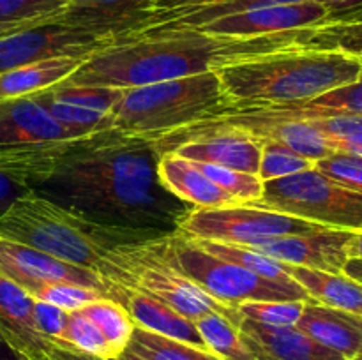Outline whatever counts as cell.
Returning <instances> with one entry per match:
<instances>
[{"label":"cell","mask_w":362,"mask_h":360,"mask_svg":"<svg viewBox=\"0 0 362 360\" xmlns=\"http://www.w3.org/2000/svg\"><path fill=\"white\" fill-rule=\"evenodd\" d=\"M297 106L322 108L329 109V112L346 113V115H362V73L352 83L343 85V87L334 88L331 92H325V94Z\"/></svg>","instance_id":"38"},{"label":"cell","mask_w":362,"mask_h":360,"mask_svg":"<svg viewBox=\"0 0 362 360\" xmlns=\"http://www.w3.org/2000/svg\"><path fill=\"white\" fill-rule=\"evenodd\" d=\"M327 16V9L320 2L308 0V2L279 4V6H265L226 14L189 30L230 35V37H258V35L315 28L318 25H324Z\"/></svg>","instance_id":"14"},{"label":"cell","mask_w":362,"mask_h":360,"mask_svg":"<svg viewBox=\"0 0 362 360\" xmlns=\"http://www.w3.org/2000/svg\"><path fill=\"white\" fill-rule=\"evenodd\" d=\"M119 88L74 87L59 83L34 94L49 115L76 138L105 133L112 127V106L120 95Z\"/></svg>","instance_id":"16"},{"label":"cell","mask_w":362,"mask_h":360,"mask_svg":"<svg viewBox=\"0 0 362 360\" xmlns=\"http://www.w3.org/2000/svg\"><path fill=\"white\" fill-rule=\"evenodd\" d=\"M158 176L168 193L193 208H216L239 203L209 180L193 161L175 154H163L158 162Z\"/></svg>","instance_id":"23"},{"label":"cell","mask_w":362,"mask_h":360,"mask_svg":"<svg viewBox=\"0 0 362 360\" xmlns=\"http://www.w3.org/2000/svg\"><path fill=\"white\" fill-rule=\"evenodd\" d=\"M354 235V229L318 228L313 232L258 240L246 247L281 263L339 274L350 260L349 247Z\"/></svg>","instance_id":"15"},{"label":"cell","mask_w":362,"mask_h":360,"mask_svg":"<svg viewBox=\"0 0 362 360\" xmlns=\"http://www.w3.org/2000/svg\"><path fill=\"white\" fill-rule=\"evenodd\" d=\"M304 300H258L237 306L239 318L267 327H296L303 314Z\"/></svg>","instance_id":"36"},{"label":"cell","mask_w":362,"mask_h":360,"mask_svg":"<svg viewBox=\"0 0 362 360\" xmlns=\"http://www.w3.org/2000/svg\"><path fill=\"white\" fill-rule=\"evenodd\" d=\"M80 140L35 95L0 101V173L28 189L42 182Z\"/></svg>","instance_id":"6"},{"label":"cell","mask_w":362,"mask_h":360,"mask_svg":"<svg viewBox=\"0 0 362 360\" xmlns=\"http://www.w3.org/2000/svg\"><path fill=\"white\" fill-rule=\"evenodd\" d=\"M349 256L350 260H362V229L361 232H356L352 242H350L349 247Z\"/></svg>","instance_id":"44"},{"label":"cell","mask_w":362,"mask_h":360,"mask_svg":"<svg viewBox=\"0 0 362 360\" xmlns=\"http://www.w3.org/2000/svg\"><path fill=\"white\" fill-rule=\"evenodd\" d=\"M336 152H343V154H352L362 157V133L354 134V136L345 138L334 143Z\"/></svg>","instance_id":"43"},{"label":"cell","mask_w":362,"mask_h":360,"mask_svg":"<svg viewBox=\"0 0 362 360\" xmlns=\"http://www.w3.org/2000/svg\"><path fill=\"white\" fill-rule=\"evenodd\" d=\"M303 46L343 53L362 64V20L334 21V23H324L310 28Z\"/></svg>","instance_id":"31"},{"label":"cell","mask_w":362,"mask_h":360,"mask_svg":"<svg viewBox=\"0 0 362 360\" xmlns=\"http://www.w3.org/2000/svg\"><path fill=\"white\" fill-rule=\"evenodd\" d=\"M113 41L115 35L105 32L41 21L0 35V73L57 56H71L83 62Z\"/></svg>","instance_id":"12"},{"label":"cell","mask_w":362,"mask_h":360,"mask_svg":"<svg viewBox=\"0 0 362 360\" xmlns=\"http://www.w3.org/2000/svg\"><path fill=\"white\" fill-rule=\"evenodd\" d=\"M69 0H0V35L59 14Z\"/></svg>","instance_id":"32"},{"label":"cell","mask_w":362,"mask_h":360,"mask_svg":"<svg viewBox=\"0 0 362 360\" xmlns=\"http://www.w3.org/2000/svg\"><path fill=\"white\" fill-rule=\"evenodd\" d=\"M21 289L27 292L34 300L52 304V306L60 307V309L67 311V313L81 309V307H85L87 304L106 296L105 293H101L99 289H92L87 288V286H78L71 284V282L59 281H34L28 282V284L23 286Z\"/></svg>","instance_id":"33"},{"label":"cell","mask_w":362,"mask_h":360,"mask_svg":"<svg viewBox=\"0 0 362 360\" xmlns=\"http://www.w3.org/2000/svg\"><path fill=\"white\" fill-rule=\"evenodd\" d=\"M124 353L134 360H221L209 349L138 327Z\"/></svg>","instance_id":"27"},{"label":"cell","mask_w":362,"mask_h":360,"mask_svg":"<svg viewBox=\"0 0 362 360\" xmlns=\"http://www.w3.org/2000/svg\"><path fill=\"white\" fill-rule=\"evenodd\" d=\"M197 244L200 249L207 251V253L214 254V256L223 258L226 261L240 265V267L247 268V270L255 272L260 277L269 279V281L281 282V284H293L292 277L286 272L285 263L272 258L265 256V254L258 253V251L250 249L240 244H226V242H214V240H202V239H191Z\"/></svg>","instance_id":"29"},{"label":"cell","mask_w":362,"mask_h":360,"mask_svg":"<svg viewBox=\"0 0 362 360\" xmlns=\"http://www.w3.org/2000/svg\"><path fill=\"white\" fill-rule=\"evenodd\" d=\"M151 0H69L67 6L46 21L105 32L115 37L126 34L136 14Z\"/></svg>","instance_id":"24"},{"label":"cell","mask_w":362,"mask_h":360,"mask_svg":"<svg viewBox=\"0 0 362 360\" xmlns=\"http://www.w3.org/2000/svg\"><path fill=\"white\" fill-rule=\"evenodd\" d=\"M108 299L115 300L117 304H120L127 311L134 327L207 349L193 321L184 318L182 314L177 313L175 309L168 307L161 300L154 299L147 293L138 292V289L126 288V286L115 284V282L110 281Z\"/></svg>","instance_id":"21"},{"label":"cell","mask_w":362,"mask_h":360,"mask_svg":"<svg viewBox=\"0 0 362 360\" xmlns=\"http://www.w3.org/2000/svg\"><path fill=\"white\" fill-rule=\"evenodd\" d=\"M237 328L255 360H346L297 327H267L239 318Z\"/></svg>","instance_id":"20"},{"label":"cell","mask_w":362,"mask_h":360,"mask_svg":"<svg viewBox=\"0 0 362 360\" xmlns=\"http://www.w3.org/2000/svg\"><path fill=\"white\" fill-rule=\"evenodd\" d=\"M194 166L219 189L225 191L239 203H255L260 200L262 193H264V182L258 179V175L237 172V169L225 168V166L205 164V162H194Z\"/></svg>","instance_id":"34"},{"label":"cell","mask_w":362,"mask_h":360,"mask_svg":"<svg viewBox=\"0 0 362 360\" xmlns=\"http://www.w3.org/2000/svg\"><path fill=\"white\" fill-rule=\"evenodd\" d=\"M0 275L20 288L34 281H59L99 289L108 296V281L98 272L66 263L42 251L0 236Z\"/></svg>","instance_id":"18"},{"label":"cell","mask_w":362,"mask_h":360,"mask_svg":"<svg viewBox=\"0 0 362 360\" xmlns=\"http://www.w3.org/2000/svg\"><path fill=\"white\" fill-rule=\"evenodd\" d=\"M0 360H23V359L18 356L13 349L7 348V346L0 341Z\"/></svg>","instance_id":"46"},{"label":"cell","mask_w":362,"mask_h":360,"mask_svg":"<svg viewBox=\"0 0 362 360\" xmlns=\"http://www.w3.org/2000/svg\"><path fill=\"white\" fill-rule=\"evenodd\" d=\"M286 272L299 282L311 300L325 307L362 316V282L345 272H325L317 268L286 265Z\"/></svg>","instance_id":"25"},{"label":"cell","mask_w":362,"mask_h":360,"mask_svg":"<svg viewBox=\"0 0 362 360\" xmlns=\"http://www.w3.org/2000/svg\"><path fill=\"white\" fill-rule=\"evenodd\" d=\"M158 162L152 140L110 129L81 138L32 189L101 224L170 233L191 207L163 187Z\"/></svg>","instance_id":"1"},{"label":"cell","mask_w":362,"mask_h":360,"mask_svg":"<svg viewBox=\"0 0 362 360\" xmlns=\"http://www.w3.org/2000/svg\"><path fill=\"white\" fill-rule=\"evenodd\" d=\"M81 311L98 325L108 346L112 348L113 356L122 355L133 337L134 328H136L127 311L108 296L87 304L85 307H81Z\"/></svg>","instance_id":"30"},{"label":"cell","mask_w":362,"mask_h":360,"mask_svg":"<svg viewBox=\"0 0 362 360\" xmlns=\"http://www.w3.org/2000/svg\"><path fill=\"white\" fill-rule=\"evenodd\" d=\"M345 272L346 275H350V277L357 279V281L362 282V260H349L345 265Z\"/></svg>","instance_id":"45"},{"label":"cell","mask_w":362,"mask_h":360,"mask_svg":"<svg viewBox=\"0 0 362 360\" xmlns=\"http://www.w3.org/2000/svg\"><path fill=\"white\" fill-rule=\"evenodd\" d=\"M0 341L23 360H49L55 344L39 332L34 299L0 275Z\"/></svg>","instance_id":"19"},{"label":"cell","mask_w":362,"mask_h":360,"mask_svg":"<svg viewBox=\"0 0 362 360\" xmlns=\"http://www.w3.org/2000/svg\"><path fill=\"white\" fill-rule=\"evenodd\" d=\"M108 360H134V359H131L129 355H126V353H122V355L113 356V359H108Z\"/></svg>","instance_id":"47"},{"label":"cell","mask_w":362,"mask_h":360,"mask_svg":"<svg viewBox=\"0 0 362 360\" xmlns=\"http://www.w3.org/2000/svg\"><path fill=\"white\" fill-rule=\"evenodd\" d=\"M350 360H362V353H361V355H357V356H354V359H350Z\"/></svg>","instance_id":"48"},{"label":"cell","mask_w":362,"mask_h":360,"mask_svg":"<svg viewBox=\"0 0 362 360\" xmlns=\"http://www.w3.org/2000/svg\"><path fill=\"white\" fill-rule=\"evenodd\" d=\"M232 108L297 106L356 81L359 60L343 53L288 46L216 71Z\"/></svg>","instance_id":"3"},{"label":"cell","mask_w":362,"mask_h":360,"mask_svg":"<svg viewBox=\"0 0 362 360\" xmlns=\"http://www.w3.org/2000/svg\"><path fill=\"white\" fill-rule=\"evenodd\" d=\"M34 320L39 332H41L49 342L59 346L69 344V342L64 341L67 311L52 306V304L34 300Z\"/></svg>","instance_id":"40"},{"label":"cell","mask_w":362,"mask_h":360,"mask_svg":"<svg viewBox=\"0 0 362 360\" xmlns=\"http://www.w3.org/2000/svg\"><path fill=\"white\" fill-rule=\"evenodd\" d=\"M308 30L258 37H230L189 28L119 35L112 44L80 62L62 83L126 90L180 80L288 46H303Z\"/></svg>","instance_id":"2"},{"label":"cell","mask_w":362,"mask_h":360,"mask_svg":"<svg viewBox=\"0 0 362 360\" xmlns=\"http://www.w3.org/2000/svg\"><path fill=\"white\" fill-rule=\"evenodd\" d=\"M255 205L334 229H362V191L350 189L317 168L264 184Z\"/></svg>","instance_id":"9"},{"label":"cell","mask_w":362,"mask_h":360,"mask_svg":"<svg viewBox=\"0 0 362 360\" xmlns=\"http://www.w3.org/2000/svg\"><path fill=\"white\" fill-rule=\"evenodd\" d=\"M218 119L228 126L239 127L260 143H279L288 147L296 154L317 162L327 155L334 154L331 141L315 129L313 126L283 108H247L226 109Z\"/></svg>","instance_id":"13"},{"label":"cell","mask_w":362,"mask_h":360,"mask_svg":"<svg viewBox=\"0 0 362 360\" xmlns=\"http://www.w3.org/2000/svg\"><path fill=\"white\" fill-rule=\"evenodd\" d=\"M315 168L350 189L362 191V157L359 155L334 152L315 162Z\"/></svg>","instance_id":"39"},{"label":"cell","mask_w":362,"mask_h":360,"mask_svg":"<svg viewBox=\"0 0 362 360\" xmlns=\"http://www.w3.org/2000/svg\"><path fill=\"white\" fill-rule=\"evenodd\" d=\"M159 246L191 282L233 309L244 302L258 300H311L299 282L281 284L269 281L240 265L200 249L193 240L177 232L159 236Z\"/></svg>","instance_id":"8"},{"label":"cell","mask_w":362,"mask_h":360,"mask_svg":"<svg viewBox=\"0 0 362 360\" xmlns=\"http://www.w3.org/2000/svg\"><path fill=\"white\" fill-rule=\"evenodd\" d=\"M27 186L14 182L13 179H9L7 175L0 173V214H4L6 208L9 207L16 198H20L21 194L27 193Z\"/></svg>","instance_id":"42"},{"label":"cell","mask_w":362,"mask_h":360,"mask_svg":"<svg viewBox=\"0 0 362 360\" xmlns=\"http://www.w3.org/2000/svg\"><path fill=\"white\" fill-rule=\"evenodd\" d=\"M232 108L218 73L126 88L112 106V127L131 136L156 138L212 119Z\"/></svg>","instance_id":"5"},{"label":"cell","mask_w":362,"mask_h":360,"mask_svg":"<svg viewBox=\"0 0 362 360\" xmlns=\"http://www.w3.org/2000/svg\"><path fill=\"white\" fill-rule=\"evenodd\" d=\"M81 60L71 56L41 60L0 73V101L25 97L62 83L78 69Z\"/></svg>","instance_id":"26"},{"label":"cell","mask_w":362,"mask_h":360,"mask_svg":"<svg viewBox=\"0 0 362 360\" xmlns=\"http://www.w3.org/2000/svg\"><path fill=\"white\" fill-rule=\"evenodd\" d=\"M300 332L346 360L362 353V316L310 300L296 325Z\"/></svg>","instance_id":"22"},{"label":"cell","mask_w":362,"mask_h":360,"mask_svg":"<svg viewBox=\"0 0 362 360\" xmlns=\"http://www.w3.org/2000/svg\"><path fill=\"white\" fill-rule=\"evenodd\" d=\"M165 235L154 229L101 224L73 208L28 189L0 214V236L42 251L49 256L101 275L105 256L120 244L144 242Z\"/></svg>","instance_id":"4"},{"label":"cell","mask_w":362,"mask_h":360,"mask_svg":"<svg viewBox=\"0 0 362 360\" xmlns=\"http://www.w3.org/2000/svg\"><path fill=\"white\" fill-rule=\"evenodd\" d=\"M325 228L283 212L255 203H235L216 208H193L184 214L175 232L187 239L214 240L226 244H247L278 239L296 233Z\"/></svg>","instance_id":"10"},{"label":"cell","mask_w":362,"mask_h":360,"mask_svg":"<svg viewBox=\"0 0 362 360\" xmlns=\"http://www.w3.org/2000/svg\"><path fill=\"white\" fill-rule=\"evenodd\" d=\"M308 0H151L134 18L126 34L152 30L197 28L214 18L240 11L279 4H299Z\"/></svg>","instance_id":"17"},{"label":"cell","mask_w":362,"mask_h":360,"mask_svg":"<svg viewBox=\"0 0 362 360\" xmlns=\"http://www.w3.org/2000/svg\"><path fill=\"white\" fill-rule=\"evenodd\" d=\"M315 162L303 155L296 154L288 147L279 143H262L260 164H258V179L262 182H271L276 179H285V176L296 175V173L306 172L313 168Z\"/></svg>","instance_id":"37"},{"label":"cell","mask_w":362,"mask_h":360,"mask_svg":"<svg viewBox=\"0 0 362 360\" xmlns=\"http://www.w3.org/2000/svg\"><path fill=\"white\" fill-rule=\"evenodd\" d=\"M327 9L325 23L362 20V0H317Z\"/></svg>","instance_id":"41"},{"label":"cell","mask_w":362,"mask_h":360,"mask_svg":"<svg viewBox=\"0 0 362 360\" xmlns=\"http://www.w3.org/2000/svg\"><path fill=\"white\" fill-rule=\"evenodd\" d=\"M194 327L204 339L205 348L221 360H255L237 325L225 314L211 311L198 318Z\"/></svg>","instance_id":"28"},{"label":"cell","mask_w":362,"mask_h":360,"mask_svg":"<svg viewBox=\"0 0 362 360\" xmlns=\"http://www.w3.org/2000/svg\"><path fill=\"white\" fill-rule=\"evenodd\" d=\"M156 152L175 154L194 162L225 166L258 175L262 143L239 127L207 119L152 140Z\"/></svg>","instance_id":"11"},{"label":"cell","mask_w":362,"mask_h":360,"mask_svg":"<svg viewBox=\"0 0 362 360\" xmlns=\"http://www.w3.org/2000/svg\"><path fill=\"white\" fill-rule=\"evenodd\" d=\"M64 341L69 342L85 355H90L98 360L113 359V352L106 342L105 335L81 309L67 313Z\"/></svg>","instance_id":"35"},{"label":"cell","mask_w":362,"mask_h":360,"mask_svg":"<svg viewBox=\"0 0 362 360\" xmlns=\"http://www.w3.org/2000/svg\"><path fill=\"white\" fill-rule=\"evenodd\" d=\"M101 277L161 300L189 321L216 311L237 325L239 314L191 282L159 246V236L144 242L120 244L105 256Z\"/></svg>","instance_id":"7"}]
</instances>
